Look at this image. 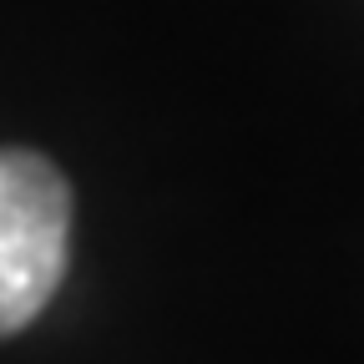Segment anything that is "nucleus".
Segmentation results:
<instances>
[{
    "label": "nucleus",
    "instance_id": "obj_1",
    "mask_svg": "<svg viewBox=\"0 0 364 364\" xmlns=\"http://www.w3.org/2000/svg\"><path fill=\"white\" fill-rule=\"evenodd\" d=\"M71 253V188L36 152H0V334L51 304Z\"/></svg>",
    "mask_w": 364,
    "mask_h": 364
}]
</instances>
